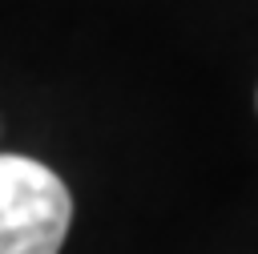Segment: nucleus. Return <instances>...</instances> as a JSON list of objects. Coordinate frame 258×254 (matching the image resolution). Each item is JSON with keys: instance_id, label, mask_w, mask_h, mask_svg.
<instances>
[{"instance_id": "nucleus-1", "label": "nucleus", "mask_w": 258, "mask_h": 254, "mask_svg": "<svg viewBox=\"0 0 258 254\" xmlns=\"http://www.w3.org/2000/svg\"><path fill=\"white\" fill-rule=\"evenodd\" d=\"M69 222V185L36 157L0 153V254H60Z\"/></svg>"}]
</instances>
